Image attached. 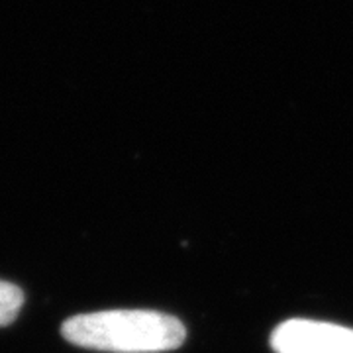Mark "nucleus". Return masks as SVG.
<instances>
[{"mask_svg": "<svg viewBox=\"0 0 353 353\" xmlns=\"http://www.w3.org/2000/svg\"><path fill=\"white\" fill-rule=\"evenodd\" d=\"M61 336L85 350L110 353H161L181 347L183 322L157 310H102L67 318Z\"/></svg>", "mask_w": 353, "mask_h": 353, "instance_id": "obj_1", "label": "nucleus"}, {"mask_svg": "<svg viewBox=\"0 0 353 353\" xmlns=\"http://www.w3.org/2000/svg\"><path fill=\"white\" fill-rule=\"evenodd\" d=\"M275 353H353V328L308 318H290L271 334Z\"/></svg>", "mask_w": 353, "mask_h": 353, "instance_id": "obj_2", "label": "nucleus"}, {"mask_svg": "<svg viewBox=\"0 0 353 353\" xmlns=\"http://www.w3.org/2000/svg\"><path fill=\"white\" fill-rule=\"evenodd\" d=\"M24 290L8 281H0V328L10 326L24 306Z\"/></svg>", "mask_w": 353, "mask_h": 353, "instance_id": "obj_3", "label": "nucleus"}]
</instances>
